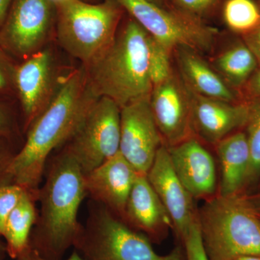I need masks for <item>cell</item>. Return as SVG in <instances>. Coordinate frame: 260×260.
Returning <instances> with one entry per match:
<instances>
[{
    "instance_id": "obj_37",
    "label": "cell",
    "mask_w": 260,
    "mask_h": 260,
    "mask_svg": "<svg viewBox=\"0 0 260 260\" xmlns=\"http://www.w3.org/2000/svg\"><path fill=\"white\" fill-rule=\"evenodd\" d=\"M152 1L155 2V3H158V4L170 5L169 4V0H152Z\"/></svg>"
},
{
    "instance_id": "obj_27",
    "label": "cell",
    "mask_w": 260,
    "mask_h": 260,
    "mask_svg": "<svg viewBox=\"0 0 260 260\" xmlns=\"http://www.w3.org/2000/svg\"><path fill=\"white\" fill-rule=\"evenodd\" d=\"M181 244L184 246L186 260H210L202 242L198 218L189 228Z\"/></svg>"
},
{
    "instance_id": "obj_24",
    "label": "cell",
    "mask_w": 260,
    "mask_h": 260,
    "mask_svg": "<svg viewBox=\"0 0 260 260\" xmlns=\"http://www.w3.org/2000/svg\"><path fill=\"white\" fill-rule=\"evenodd\" d=\"M148 46L149 75L153 88L174 73L175 70L172 64L174 51L157 42L149 34Z\"/></svg>"
},
{
    "instance_id": "obj_23",
    "label": "cell",
    "mask_w": 260,
    "mask_h": 260,
    "mask_svg": "<svg viewBox=\"0 0 260 260\" xmlns=\"http://www.w3.org/2000/svg\"><path fill=\"white\" fill-rule=\"evenodd\" d=\"M249 104V116L245 132L250 150V164L244 194L251 192L260 179V99Z\"/></svg>"
},
{
    "instance_id": "obj_10",
    "label": "cell",
    "mask_w": 260,
    "mask_h": 260,
    "mask_svg": "<svg viewBox=\"0 0 260 260\" xmlns=\"http://www.w3.org/2000/svg\"><path fill=\"white\" fill-rule=\"evenodd\" d=\"M150 97L121 108L119 152L139 174L147 175L159 148L164 145L155 124Z\"/></svg>"
},
{
    "instance_id": "obj_31",
    "label": "cell",
    "mask_w": 260,
    "mask_h": 260,
    "mask_svg": "<svg viewBox=\"0 0 260 260\" xmlns=\"http://www.w3.org/2000/svg\"><path fill=\"white\" fill-rule=\"evenodd\" d=\"M15 260H53L47 259L42 255H41L39 252L35 249H32L31 246H29L23 252H22L20 255L17 256ZM65 260H85L83 256H80L79 253L77 251H73V254L70 255L69 258Z\"/></svg>"
},
{
    "instance_id": "obj_22",
    "label": "cell",
    "mask_w": 260,
    "mask_h": 260,
    "mask_svg": "<svg viewBox=\"0 0 260 260\" xmlns=\"http://www.w3.org/2000/svg\"><path fill=\"white\" fill-rule=\"evenodd\" d=\"M221 14L228 28L242 36L252 31L260 23V8L253 0H226Z\"/></svg>"
},
{
    "instance_id": "obj_35",
    "label": "cell",
    "mask_w": 260,
    "mask_h": 260,
    "mask_svg": "<svg viewBox=\"0 0 260 260\" xmlns=\"http://www.w3.org/2000/svg\"><path fill=\"white\" fill-rule=\"evenodd\" d=\"M12 0H0V28L3 26L5 19L7 18Z\"/></svg>"
},
{
    "instance_id": "obj_17",
    "label": "cell",
    "mask_w": 260,
    "mask_h": 260,
    "mask_svg": "<svg viewBox=\"0 0 260 260\" xmlns=\"http://www.w3.org/2000/svg\"><path fill=\"white\" fill-rule=\"evenodd\" d=\"M124 223L160 244L173 231L172 219L146 175L137 174L126 203Z\"/></svg>"
},
{
    "instance_id": "obj_29",
    "label": "cell",
    "mask_w": 260,
    "mask_h": 260,
    "mask_svg": "<svg viewBox=\"0 0 260 260\" xmlns=\"http://www.w3.org/2000/svg\"><path fill=\"white\" fill-rule=\"evenodd\" d=\"M244 42L252 51L260 64V23L252 31L243 35Z\"/></svg>"
},
{
    "instance_id": "obj_9",
    "label": "cell",
    "mask_w": 260,
    "mask_h": 260,
    "mask_svg": "<svg viewBox=\"0 0 260 260\" xmlns=\"http://www.w3.org/2000/svg\"><path fill=\"white\" fill-rule=\"evenodd\" d=\"M54 8L50 0H13L0 28V47L24 59L40 51L50 31Z\"/></svg>"
},
{
    "instance_id": "obj_32",
    "label": "cell",
    "mask_w": 260,
    "mask_h": 260,
    "mask_svg": "<svg viewBox=\"0 0 260 260\" xmlns=\"http://www.w3.org/2000/svg\"><path fill=\"white\" fill-rule=\"evenodd\" d=\"M246 83L248 93L253 96H260V68L252 75Z\"/></svg>"
},
{
    "instance_id": "obj_19",
    "label": "cell",
    "mask_w": 260,
    "mask_h": 260,
    "mask_svg": "<svg viewBox=\"0 0 260 260\" xmlns=\"http://www.w3.org/2000/svg\"><path fill=\"white\" fill-rule=\"evenodd\" d=\"M214 147L221 173L218 194H244L250 164V150L245 132H234Z\"/></svg>"
},
{
    "instance_id": "obj_39",
    "label": "cell",
    "mask_w": 260,
    "mask_h": 260,
    "mask_svg": "<svg viewBox=\"0 0 260 260\" xmlns=\"http://www.w3.org/2000/svg\"><path fill=\"white\" fill-rule=\"evenodd\" d=\"M3 251H4V249H3V245H2L1 242H0V260L3 259Z\"/></svg>"
},
{
    "instance_id": "obj_30",
    "label": "cell",
    "mask_w": 260,
    "mask_h": 260,
    "mask_svg": "<svg viewBox=\"0 0 260 260\" xmlns=\"http://www.w3.org/2000/svg\"><path fill=\"white\" fill-rule=\"evenodd\" d=\"M14 155L3 151L0 148V186L11 182L9 176V167Z\"/></svg>"
},
{
    "instance_id": "obj_21",
    "label": "cell",
    "mask_w": 260,
    "mask_h": 260,
    "mask_svg": "<svg viewBox=\"0 0 260 260\" xmlns=\"http://www.w3.org/2000/svg\"><path fill=\"white\" fill-rule=\"evenodd\" d=\"M210 64L236 90L245 85L255 72L257 59L245 43H239L217 54Z\"/></svg>"
},
{
    "instance_id": "obj_28",
    "label": "cell",
    "mask_w": 260,
    "mask_h": 260,
    "mask_svg": "<svg viewBox=\"0 0 260 260\" xmlns=\"http://www.w3.org/2000/svg\"><path fill=\"white\" fill-rule=\"evenodd\" d=\"M15 68L0 50V93H5L14 85Z\"/></svg>"
},
{
    "instance_id": "obj_20",
    "label": "cell",
    "mask_w": 260,
    "mask_h": 260,
    "mask_svg": "<svg viewBox=\"0 0 260 260\" xmlns=\"http://www.w3.org/2000/svg\"><path fill=\"white\" fill-rule=\"evenodd\" d=\"M37 192L26 191L7 220L3 237L8 254L15 259L30 246L32 228L37 223Z\"/></svg>"
},
{
    "instance_id": "obj_26",
    "label": "cell",
    "mask_w": 260,
    "mask_h": 260,
    "mask_svg": "<svg viewBox=\"0 0 260 260\" xmlns=\"http://www.w3.org/2000/svg\"><path fill=\"white\" fill-rule=\"evenodd\" d=\"M26 191L23 186L15 183L0 186V237H3L5 223L10 213Z\"/></svg>"
},
{
    "instance_id": "obj_25",
    "label": "cell",
    "mask_w": 260,
    "mask_h": 260,
    "mask_svg": "<svg viewBox=\"0 0 260 260\" xmlns=\"http://www.w3.org/2000/svg\"><path fill=\"white\" fill-rule=\"evenodd\" d=\"M226 0H169V4L186 14L205 20L215 16ZM206 22V21H205Z\"/></svg>"
},
{
    "instance_id": "obj_41",
    "label": "cell",
    "mask_w": 260,
    "mask_h": 260,
    "mask_svg": "<svg viewBox=\"0 0 260 260\" xmlns=\"http://www.w3.org/2000/svg\"><path fill=\"white\" fill-rule=\"evenodd\" d=\"M258 5H259V6L260 8V0H259V2H258Z\"/></svg>"
},
{
    "instance_id": "obj_7",
    "label": "cell",
    "mask_w": 260,
    "mask_h": 260,
    "mask_svg": "<svg viewBox=\"0 0 260 260\" xmlns=\"http://www.w3.org/2000/svg\"><path fill=\"white\" fill-rule=\"evenodd\" d=\"M145 31L171 50L189 48L201 54L213 51L218 30L171 5L152 0H116Z\"/></svg>"
},
{
    "instance_id": "obj_3",
    "label": "cell",
    "mask_w": 260,
    "mask_h": 260,
    "mask_svg": "<svg viewBox=\"0 0 260 260\" xmlns=\"http://www.w3.org/2000/svg\"><path fill=\"white\" fill-rule=\"evenodd\" d=\"M148 34L130 18L114 40L83 68L90 91L122 108L149 96L153 90L148 70Z\"/></svg>"
},
{
    "instance_id": "obj_16",
    "label": "cell",
    "mask_w": 260,
    "mask_h": 260,
    "mask_svg": "<svg viewBox=\"0 0 260 260\" xmlns=\"http://www.w3.org/2000/svg\"><path fill=\"white\" fill-rule=\"evenodd\" d=\"M137 174L119 152L85 176L87 193L124 221L126 203Z\"/></svg>"
},
{
    "instance_id": "obj_5",
    "label": "cell",
    "mask_w": 260,
    "mask_h": 260,
    "mask_svg": "<svg viewBox=\"0 0 260 260\" xmlns=\"http://www.w3.org/2000/svg\"><path fill=\"white\" fill-rule=\"evenodd\" d=\"M56 34L61 47L83 64L113 42L124 9L116 0L90 4L83 0L56 3Z\"/></svg>"
},
{
    "instance_id": "obj_36",
    "label": "cell",
    "mask_w": 260,
    "mask_h": 260,
    "mask_svg": "<svg viewBox=\"0 0 260 260\" xmlns=\"http://www.w3.org/2000/svg\"><path fill=\"white\" fill-rule=\"evenodd\" d=\"M236 260H260V256H244L237 258Z\"/></svg>"
},
{
    "instance_id": "obj_15",
    "label": "cell",
    "mask_w": 260,
    "mask_h": 260,
    "mask_svg": "<svg viewBox=\"0 0 260 260\" xmlns=\"http://www.w3.org/2000/svg\"><path fill=\"white\" fill-rule=\"evenodd\" d=\"M54 68L48 51H39L15 68L14 85L18 90L25 126L28 128L54 95Z\"/></svg>"
},
{
    "instance_id": "obj_12",
    "label": "cell",
    "mask_w": 260,
    "mask_h": 260,
    "mask_svg": "<svg viewBox=\"0 0 260 260\" xmlns=\"http://www.w3.org/2000/svg\"><path fill=\"white\" fill-rule=\"evenodd\" d=\"M146 176L172 219L173 231L181 244L189 228L198 220V209L176 174L165 145L159 148Z\"/></svg>"
},
{
    "instance_id": "obj_2",
    "label": "cell",
    "mask_w": 260,
    "mask_h": 260,
    "mask_svg": "<svg viewBox=\"0 0 260 260\" xmlns=\"http://www.w3.org/2000/svg\"><path fill=\"white\" fill-rule=\"evenodd\" d=\"M86 195L83 171L63 150L53 160L47 180L37 191L41 211L30 239L32 249L47 259L59 260L75 246L82 230L78 210Z\"/></svg>"
},
{
    "instance_id": "obj_8",
    "label": "cell",
    "mask_w": 260,
    "mask_h": 260,
    "mask_svg": "<svg viewBox=\"0 0 260 260\" xmlns=\"http://www.w3.org/2000/svg\"><path fill=\"white\" fill-rule=\"evenodd\" d=\"M121 109L112 99L98 98L64 150L76 160L84 175L119 152Z\"/></svg>"
},
{
    "instance_id": "obj_1",
    "label": "cell",
    "mask_w": 260,
    "mask_h": 260,
    "mask_svg": "<svg viewBox=\"0 0 260 260\" xmlns=\"http://www.w3.org/2000/svg\"><path fill=\"white\" fill-rule=\"evenodd\" d=\"M97 99L83 68L61 78L50 102L28 126L23 148L12 159L11 182L37 192L51 152L70 139Z\"/></svg>"
},
{
    "instance_id": "obj_6",
    "label": "cell",
    "mask_w": 260,
    "mask_h": 260,
    "mask_svg": "<svg viewBox=\"0 0 260 260\" xmlns=\"http://www.w3.org/2000/svg\"><path fill=\"white\" fill-rule=\"evenodd\" d=\"M75 242L85 260H186L182 244L160 255L151 241L95 202Z\"/></svg>"
},
{
    "instance_id": "obj_34",
    "label": "cell",
    "mask_w": 260,
    "mask_h": 260,
    "mask_svg": "<svg viewBox=\"0 0 260 260\" xmlns=\"http://www.w3.org/2000/svg\"><path fill=\"white\" fill-rule=\"evenodd\" d=\"M248 203L250 205L251 209L254 210L256 215L260 219V192L253 191V192L244 194Z\"/></svg>"
},
{
    "instance_id": "obj_11",
    "label": "cell",
    "mask_w": 260,
    "mask_h": 260,
    "mask_svg": "<svg viewBox=\"0 0 260 260\" xmlns=\"http://www.w3.org/2000/svg\"><path fill=\"white\" fill-rule=\"evenodd\" d=\"M150 108L164 145L172 147L194 137L191 126L190 90L177 70L153 87Z\"/></svg>"
},
{
    "instance_id": "obj_14",
    "label": "cell",
    "mask_w": 260,
    "mask_h": 260,
    "mask_svg": "<svg viewBox=\"0 0 260 260\" xmlns=\"http://www.w3.org/2000/svg\"><path fill=\"white\" fill-rule=\"evenodd\" d=\"M190 93L191 126L195 138L202 143L215 146L228 135L245 126L249 116L248 103L224 102L202 96L191 90Z\"/></svg>"
},
{
    "instance_id": "obj_18",
    "label": "cell",
    "mask_w": 260,
    "mask_h": 260,
    "mask_svg": "<svg viewBox=\"0 0 260 260\" xmlns=\"http://www.w3.org/2000/svg\"><path fill=\"white\" fill-rule=\"evenodd\" d=\"M173 55L177 73L191 92L210 99L239 103L236 90L225 83L203 54L188 47H178Z\"/></svg>"
},
{
    "instance_id": "obj_40",
    "label": "cell",
    "mask_w": 260,
    "mask_h": 260,
    "mask_svg": "<svg viewBox=\"0 0 260 260\" xmlns=\"http://www.w3.org/2000/svg\"><path fill=\"white\" fill-rule=\"evenodd\" d=\"M51 3H54V5L56 4V3H60V2L64 1V0H50Z\"/></svg>"
},
{
    "instance_id": "obj_38",
    "label": "cell",
    "mask_w": 260,
    "mask_h": 260,
    "mask_svg": "<svg viewBox=\"0 0 260 260\" xmlns=\"http://www.w3.org/2000/svg\"><path fill=\"white\" fill-rule=\"evenodd\" d=\"M253 191H259V192H260V179L259 181H258L257 184H256V185L255 186V188H254V190L251 191V192H253Z\"/></svg>"
},
{
    "instance_id": "obj_4",
    "label": "cell",
    "mask_w": 260,
    "mask_h": 260,
    "mask_svg": "<svg viewBox=\"0 0 260 260\" xmlns=\"http://www.w3.org/2000/svg\"><path fill=\"white\" fill-rule=\"evenodd\" d=\"M198 209L205 253L210 260L260 256V219L244 194H217Z\"/></svg>"
},
{
    "instance_id": "obj_33",
    "label": "cell",
    "mask_w": 260,
    "mask_h": 260,
    "mask_svg": "<svg viewBox=\"0 0 260 260\" xmlns=\"http://www.w3.org/2000/svg\"><path fill=\"white\" fill-rule=\"evenodd\" d=\"M10 133H11V126H10L9 116L4 108L0 105V136L7 138L9 136Z\"/></svg>"
},
{
    "instance_id": "obj_13",
    "label": "cell",
    "mask_w": 260,
    "mask_h": 260,
    "mask_svg": "<svg viewBox=\"0 0 260 260\" xmlns=\"http://www.w3.org/2000/svg\"><path fill=\"white\" fill-rule=\"evenodd\" d=\"M167 148L176 174L193 199L206 201L218 194L215 160L200 140L193 137Z\"/></svg>"
}]
</instances>
